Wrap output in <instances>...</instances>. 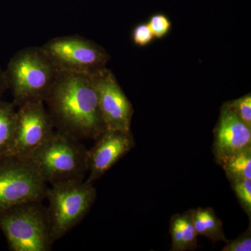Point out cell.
Returning <instances> with one entry per match:
<instances>
[{"instance_id":"1","label":"cell","mask_w":251,"mask_h":251,"mask_svg":"<svg viewBox=\"0 0 251 251\" xmlns=\"http://www.w3.org/2000/svg\"><path fill=\"white\" fill-rule=\"evenodd\" d=\"M44 102L57 131L80 140L105 130L92 77L59 73Z\"/></svg>"},{"instance_id":"2","label":"cell","mask_w":251,"mask_h":251,"mask_svg":"<svg viewBox=\"0 0 251 251\" xmlns=\"http://www.w3.org/2000/svg\"><path fill=\"white\" fill-rule=\"evenodd\" d=\"M59 72L41 47L21 50L9 61L4 72L6 87L16 107L44 102Z\"/></svg>"},{"instance_id":"3","label":"cell","mask_w":251,"mask_h":251,"mask_svg":"<svg viewBox=\"0 0 251 251\" xmlns=\"http://www.w3.org/2000/svg\"><path fill=\"white\" fill-rule=\"evenodd\" d=\"M87 151L80 140L57 130L28 160L44 181L52 184L84 180L88 172Z\"/></svg>"},{"instance_id":"4","label":"cell","mask_w":251,"mask_h":251,"mask_svg":"<svg viewBox=\"0 0 251 251\" xmlns=\"http://www.w3.org/2000/svg\"><path fill=\"white\" fill-rule=\"evenodd\" d=\"M42 201L12 206L0 212V229L12 251H49L54 241L47 208Z\"/></svg>"},{"instance_id":"5","label":"cell","mask_w":251,"mask_h":251,"mask_svg":"<svg viewBox=\"0 0 251 251\" xmlns=\"http://www.w3.org/2000/svg\"><path fill=\"white\" fill-rule=\"evenodd\" d=\"M97 196L93 184L84 180L55 183L48 188L47 212L54 242L80 224L90 211Z\"/></svg>"},{"instance_id":"6","label":"cell","mask_w":251,"mask_h":251,"mask_svg":"<svg viewBox=\"0 0 251 251\" xmlns=\"http://www.w3.org/2000/svg\"><path fill=\"white\" fill-rule=\"evenodd\" d=\"M41 48L59 73L92 77L105 69L109 59L100 46L78 36L54 38Z\"/></svg>"},{"instance_id":"7","label":"cell","mask_w":251,"mask_h":251,"mask_svg":"<svg viewBox=\"0 0 251 251\" xmlns=\"http://www.w3.org/2000/svg\"><path fill=\"white\" fill-rule=\"evenodd\" d=\"M47 190L46 181L29 160L0 158V212L23 203L42 201Z\"/></svg>"},{"instance_id":"8","label":"cell","mask_w":251,"mask_h":251,"mask_svg":"<svg viewBox=\"0 0 251 251\" xmlns=\"http://www.w3.org/2000/svg\"><path fill=\"white\" fill-rule=\"evenodd\" d=\"M44 103L31 102L18 107L14 140L5 156L29 159L53 135V123Z\"/></svg>"},{"instance_id":"9","label":"cell","mask_w":251,"mask_h":251,"mask_svg":"<svg viewBox=\"0 0 251 251\" xmlns=\"http://www.w3.org/2000/svg\"><path fill=\"white\" fill-rule=\"evenodd\" d=\"M92 77L105 130L130 131L133 107L112 73L105 68Z\"/></svg>"},{"instance_id":"10","label":"cell","mask_w":251,"mask_h":251,"mask_svg":"<svg viewBox=\"0 0 251 251\" xmlns=\"http://www.w3.org/2000/svg\"><path fill=\"white\" fill-rule=\"evenodd\" d=\"M96 140L87 151L89 176L86 181L91 184L100 179L135 145L130 131L105 130Z\"/></svg>"},{"instance_id":"11","label":"cell","mask_w":251,"mask_h":251,"mask_svg":"<svg viewBox=\"0 0 251 251\" xmlns=\"http://www.w3.org/2000/svg\"><path fill=\"white\" fill-rule=\"evenodd\" d=\"M251 145V127L240 120L228 103H225L214 130L213 153L216 163L221 166L229 156Z\"/></svg>"},{"instance_id":"12","label":"cell","mask_w":251,"mask_h":251,"mask_svg":"<svg viewBox=\"0 0 251 251\" xmlns=\"http://www.w3.org/2000/svg\"><path fill=\"white\" fill-rule=\"evenodd\" d=\"M170 233L172 238L171 251H192L198 249V234L193 224L192 209L172 217Z\"/></svg>"},{"instance_id":"13","label":"cell","mask_w":251,"mask_h":251,"mask_svg":"<svg viewBox=\"0 0 251 251\" xmlns=\"http://www.w3.org/2000/svg\"><path fill=\"white\" fill-rule=\"evenodd\" d=\"M193 224L198 236H204L213 243L228 242L224 234L223 223L210 207L192 209Z\"/></svg>"},{"instance_id":"14","label":"cell","mask_w":251,"mask_h":251,"mask_svg":"<svg viewBox=\"0 0 251 251\" xmlns=\"http://www.w3.org/2000/svg\"><path fill=\"white\" fill-rule=\"evenodd\" d=\"M14 103L0 98V158L7 154L14 140L17 110Z\"/></svg>"},{"instance_id":"15","label":"cell","mask_w":251,"mask_h":251,"mask_svg":"<svg viewBox=\"0 0 251 251\" xmlns=\"http://www.w3.org/2000/svg\"><path fill=\"white\" fill-rule=\"evenodd\" d=\"M221 166L230 182L251 179V145L229 156Z\"/></svg>"},{"instance_id":"16","label":"cell","mask_w":251,"mask_h":251,"mask_svg":"<svg viewBox=\"0 0 251 251\" xmlns=\"http://www.w3.org/2000/svg\"><path fill=\"white\" fill-rule=\"evenodd\" d=\"M231 187L243 210L249 218L251 217V179L237 180L232 181Z\"/></svg>"},{"instance_id":"17","label":"cell","mask_w":251,"mask_h":251,"mask_svg":"<svg viewBox=\"0 0 251 251\" xmlns=\"http://www.w3.org/2000/svg\"><path fill=\"white\" fill-rule=\"evenodd\" d=\"M229 106L240 118L249 127H251V96L247 94L241 98L228 102Z\"/></svg>"},{"instance_id":"18","label":"cell","mask_w":251,"mask_h":251,"mask_svg":"<svg viewBox=\"0 0 251 251\" xmlns=\"http://www.w3.org/2000/svg\"><path fill=\"white\" fill-rule=\"evenodd\" d=\"M148 25L153 36L162 38L169 32L171 28V23L164 15L156 14L150 18Z\"/></svg>"},{"instance_id":"19","label":"cell","mask_w":251,"mask_h":251,"mask_svg":"<svg viewBox=\"0 0 251 251\" xmlns=\"http://www.w3.org/2000/svg\"><path fill=\"white\" fill-rule=\"evenodd\" d=\"M251 251V227L246 232L240 234L237 238L231 242L226 243V246L222 251Z\"/></svg>"},{"instance_id":"20","label":"cell","mask_w":251,"mask_h":251,"mask_svg":"<svg viewBox=\"0 0 251 251\" xmlns=\"http://www.w3.org/2000/svg\"><path fill=\"white\" fill-rule=\"evenodd\" d=\"M153 36L148 24H140L133 31V40L136 45L145 46L152 41Z\"/></svg>"},{"instance_id":"21","label":"cell","mask_w":251,"mask_h":251,"mask_svg":"<svg viewBox=\"0 0 251 251\" xmlns=\"http://www.w3.org/2000/svg\"><path fill=\"white\" fill-rule=\"evenodd\" d=\"M6 89L7 87H6V82L4 80V72H2L0 69V98Z\"/></svg>"}]
</instances>
